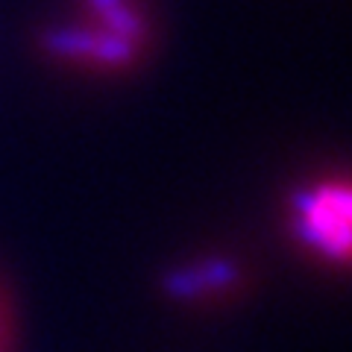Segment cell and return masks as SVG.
Returning <instances> with one entry per match:
<instances>
[{"label": "cell", "instance_id": "1", "mask_svg": "<svg viewBox=\"0 0 352 352\" xmlns=\"http://www.w3.org/2000/svg\"><path fill=\"white\" fill-rule=\"evenodd\" d=\"M352 200L346 185H320L294 194V229L305 244L344 264L349 256Z\"/></svg>", "mask_w": 352, "mask_h": 352}, {"label": "cell", "instance_id": "2", "mask_svg": "<svg viewBox=\"0 0 352 352\" xmlns=\"http://www.w3.org/2000/svg\"><path fill=\"white\" fill-rule=\"evenodd\" d=\"M44 50L53 53V56L62 59H91L100 65H112V68H120V65H129L135 59V41L120 38L115 32H94V30H76V27H56L44 32Z\"/></svg>", "mask_w": 352, "mask_h": 352}, {"label": "cell", "instance_id": "3", "mask_svg": "<svg viewBox=\"0 0 352 352\" xmlns=\"http://www.w3.org/2000/svg\"><path fill=\"white\" fill-rule=\"evenodd\" d=\"M238 279H241L238 264L232 258L214 256L200 264H191V267H176L170 273H164L162 291L170 300H200V296L235 288Z\"/></svg>", "mask_w": 352, "mask_h": 352}, {"label": "cell", "instance_id": "4", "mask_svg": "<svg viewBox=\"0 0 352 352\" xmlns=\"http://www.w3.org/2000/svg\"><path fill=\"white\" fill-rule=\"evenodd\" d=\"M88 3H91L94 12L103 18L106 32H115V36L129 38L135 44H138L141 36H144V24H141V18L132 12L124 0H88Z\"/></svg>", "mask_w": 352, "mask_h": 352}]
</instances>
